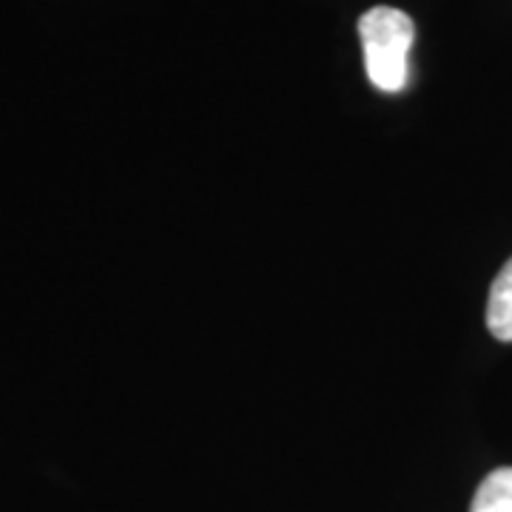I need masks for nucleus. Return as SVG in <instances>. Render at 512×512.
Segmentation results:
<instances>
[{
  "label": "nucleus",
  "instance_id": "f257e3e1",
  "mask_svg": "<svg viewBox=\"0 0 512 512\" xmlns=\"http://www.w3.org/2000/svg\"><path fill=\"white\" fill-rule=\"evenodd\" d=\"M413 20L402 9L373 6L359 18V37L365 49V69L370 83L379 92H402L410 80V46H413Z\"/></svg>",
  "mask_w": 512,
  "mask_h": 512
},
{
  "label": "nucleus",
  "instance_id": "f03ea898",
  "mask_svg": "<svg viewBox=\"0 0 512 512\" xmlns=\"http://www.w3.org/2000/svg\"><path fill=\"white\" fill-rule=\"evenodd\" d=\"M487 328L498 342H512V259L493 279L487 299Z\"/></svg>",
  "mask_w": 512,
  "mask_h": 512
},
{
  "label": "nucleus",
  "instance_id": "7ed1b4c3",
  "mask_svg": "<svg viewBox=\"0 0 512 512\" xmlns=\"http://www.w3.org/2000/svg\"><path fill=\"white\" fill-rule=\"evenodd\" d=\"M470 512H512V467L493 470L478 484Z\"/></svg>",
  "mask_w": 512,
  "mask_h": 512
}]
</instances>
